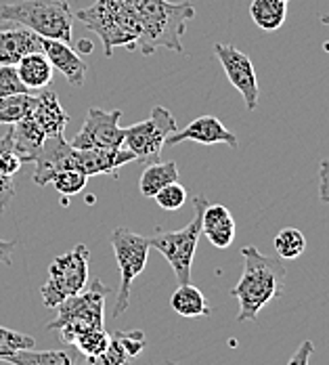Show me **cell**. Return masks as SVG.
Segmentation results:
<instances>
[{"label":"cell","instance_id":"obj_17","mask_svg":"<svg viewBox=\"0 0 329 365\" xmlns=\"http://www.w3.org/2000/svg\"><path fill=\"white\" fill-rule=\"evenodd\" d=\"M24 162L13 149V130L0 139V212H4L6 204L15 197V175L21 170Z\"/></svg>","mask_w":329,"mask_h":365},{"label":"cell","instance_id":"obj_20","mask_svg":"<svg viewBox=\"0 0 329 365\" xmlns=\"http://www.w3.org/2000/svg\"><path fill=\"white\" fill-rule=\"evenodd\" d=\"M170 307L174 309V313H179L181 317H208L212 313L210 302L206 300L204 292L199 288H195L193 284H179L177 292L170 298Z\"/></svg>","mask_w":329,"mask_h":365},{"label":"cell","instance_id":"obj_11","mask_svg":"<svg viewBox=\"0 0 329 365\" xmlns=\"http://www.w3.org/2000/svg\"><path fill=\"white\" fill-rule=\"evenodd\" d=\"M214 53L219 57L220 66L226 73L229 82L239 91V95L244 97V103L250 111H254L258 108V95H260V88H258L256 72H254V66H252V59L239 51L237 46L233 44H222L216 42L214 44Z\"/></svg>","mask_w":329,"mask_h":365},{"label":"cell","instance_id":"obj_15","mask_svg":"<svg viewBox=\"0 0 329 365\" xmlns=\"http://www.w3.org/2000/svg\"><path fill=\"white\" fill-rule=\"evenodd\" d=\"M235 231H237V225H235L233 215L229 212V208L222 204L208 202L202 215V235H206L214 248L224 250L233 244Z\"/></svg>","mask_w":329,"mask_h":365},{"label":"cell","instance_id":"obj_29","mask_svg":"<svg viewBox=\"0 0 329 365\" xmlns=\"http://www.w3.org/2000/svg\"><path fill=\"white\" fill-rule=\"evenodd\" d=\"M128 355L124 351V346L120 344V340L115 338V334H111L110 344L103 353L95 355V357H86L84 365H124L128 364Z\"/></svg>","mask_w":329,"mask_h":365},{"label":"cell","instance_id":"obj_38","mask_svg":"<svg viewBox=\"0 0 329 365\" xmlns=\"http://www.w3.org/2000/svg\"><path fill=\"white\" fill-rule=\"evenodd\" d=\"M166 365H179V364H174V361H166Z\"/></svg>","mask_w":329,"mask_h":365},{"label":"cell","instance_id":"obj_39","mask_svg":"<svg viewBox=\"0 0 329 365\" xmlns=\"http://www.w3.org/2000/svg\"><path fill=\"white\" fill-rule=\"evenodd\" d=\"M281 2H290V0H281Z\"/></svg>","mask_w":329,"mask_h":365},{"label":"cell","instance_id":"obj_19","mask_svg":"<svg viewBox=\"0 0 329 365\" xmlns=\"http://www.w3.org/2000/svg\"><path fill=\"white\" fill-rule=\"evenodd\" d=\"M17 73L21 78V82L26 84V88L32 91H42L51 84L53 80V66L46 59L44 53H30L26 55L17 66Z\"/></svg>","mask_w":329,"mask_h":365},{"label":"cell","instance_id":"obj_37","mask_svg":"<svg viewBox=\"0 0 329 365\" xmlns=\"http://www.w3.org/2000/svg\"><path fill=\"white\" fill-rule=\"evenodd\" d=\"M319 21H321L323 26H329V13L328 15H321V17H319Z\"/></svg>","mask_w":329,"mask_h":365},{"label":"cell","instance_id":"obj_3","mask_svg":"<svg viewBox=\"0 0 329 365\" xmlns=\"http://www.w3.org/2000/svg\"><path fill=\"white\" fill-rule=\"evenodd\" d=\"M73 19L68 0H17L0 4V24H19L40 38L72 42Z\"/></svg>","mask_w":329,"mask_h":365},{"label":"cell","instance_id":"obj_6","mask_svg":"<svg viewBox=\"0 0 329 365\" xmlns=\"http://www.w3.org/2000/svg\"><path fill=\"white\" fill-rule=\"evenodd\" d=\"M88 258L86 246H75L68 255L57 256L48 267V279L40 288L46 309H57L66 298L82 292L88 284Z\"/></svg>","mask_w":329,"mask_h":365},{"label":"cell","instance_id":"obj_24","mask_svg":"<svg viewBox=\"0 0 329 365\" xmlns=\"http://www.w3.org/2000/svg\"><path fill=\"white\" fill-rule=\"evenodd\" d=\"M4 364L11 365H75L73 357L68 351H17L4 359Z\"/></svg>","mask_w":329,"mask_h":365},{"label":"cell","instance_id":"obj_23","mask_svg":"<svg viewBox=\"0 0 329 365\" xmlns=\"http://www.w3.org/2000/svg\"><path fill=\"white\" fill-rule=\"evenodd\" d=\"M38 97L32 93L0 97V124H17L19 120L28 118L36 108Z\"/></svg>","mask_w":329,"mask_h":365},{"label":"cell","instance_id":"obj_26","mask_svg":"<svg viewBox=\"0 0 329 365\" xmlns=\"http://www.w3.org/2000/svg\"><path fill=\"white\" fill-rule=\"evenodd\" d=\"M111 334L105 331V328H84L80 329L73 338V346L80 351V355L84 357H95L99 353H103L110 344Z\"/></svg>","mask_w":329,"mask_h":365},{"label":"cell","instance_id":"obj_35","mask_svg":"<svg viewBox=\"0 0 329 365\" xmlns=\"http://www.w3.org/2000/svg\"><path fill=\"white\" fill-rule=\"evenodd\" d=\"M17 248V242H9L0 237V264H11L13 262V252Z\"/></svg>","mask_w":329,"mask_h":365},{"label":"cell","instance_id":"obj_34","mask_svg":"<svg viewBox=\"0 0 329 365\" xmlns=\"http://www.w3.org/2000/svg\"><path fill=\"white\" fill-rule=\"evenodd\" d=\"M319 200L329 204V158L319 164Z\"/></svg>","mask_w":329,"mask_h":365},{"label":"cell","instance_id":"obj_31","mask_svg":"<svg viewBox=\"0 0 329 365\" xmlns=\"http://www.w3.org/2000/svg\"><path fill=\"white\" fill-rule=\"evenodd\" d=\"M30 93L26 84L21 82L15 66H0V97H11V95H21Z\"/></svg>","mask_w":329,"mask_h":365},{"label":"cell","instance_id":"obj_32","mask_svg":"<svg viewBox=\"0 0 329 365\" xmlns=\"http://www.w3.org/2000/svg\"><path fill=\"white\" fill-rule=\"evenodd\" d=\"M115 338L120 340V344L124 346L126 355L132 359V357H139L145 349V334L141 329H130V331H113Z\"/></svg>","mask_w":329,"mask_h":365},{"label":"cell","instance_id":"obj_8","mask_svg":"<svg viewBox=\"0 0 329 365\" xmlns=\"http://www.w3.org/2000/svg\"><path fill=\"white\" fill-rule=\"evenodd\" d=\"M177 130L179 126L174 115L166 108L157 106L151 110V115L147 120L132 124L130 128H124V145L128 151H132L135 162H141L147 166L160 160L166 139Z\"/></svg>","mask_w":329,"mask_h":365},{"label":"cell","instance_id":"obj_40","mask_svg":"<svg viewBox=\"0 0 329 365\" xmlns=\"http://www.w3.org/2000/svg\"><path fill=\"white\" fill-rule=\"evenodd\" d=\"M124 365H128V364H124Z\"/></svg>","mask_w":329,"mask_h":365},{"label":"cell","instance_id":"obj_10","mask_svg":"<svg viewBox=\"0 0 329 365\" xmlns=\"http://www.w3.org/2000/svg\"><path fill=\"white\" fill-rule=\"evenodd\" d=\"M122 111L90 108L82 130L73 137L75 149H120L124 147V128L120 126Z\"/></svg>","mask_w":329,"mask_h":365},{"label":"cell","instance_id":"obj_36","mask_svg":"<svg viewBox=\"0 0 329 365\" xmlns=\"http://www.w3.org/2000/svg\"><path fill=\"white\" fill-rule=\"evenodd\" d=\"M78 46H80L82 51H86V53H88V51L93 48V44H88V42H82V40H80V44H78Z\"/></svg>","mask_w":329,"mask_h":365},{"label":"cell","instance_id":"obj_14","mask_svg":"<svg viewBox=\"0 0 329 365\" xmlns=\"http://www.w3.org/2000/svg\"><path fill=\"white\" fill-rule=\"evenodd\" d=\"M42 53H44L46 59L51 61L53 70L63 73L66 80H68L72 86L80 88V86L84 84L86 72H88V66H86V61L73 51L68 42L42 38Z\"/></svg>","mask_w":329,"mask_h":365},{"label":"cell","instance_id":"obj_33","mask_svg":"<svg viewBox=\"0 0 329 365\" xmlns=\"http://www.w3.org/2000/svg\"><path fill=\"white\" fill-rule=\"evenodd\" d=\"M315 353V342L313 340H304L298 351L292 355V359L288 361V365H308L310 364V355Z\"/></svg>","mask_w":329,"mask_h":365},{"label":"cell","instance_id":"obj_7","mask_svg":"<svg viewBox=\"0 0 329 365\" xmlns=\"http://www.w3.org/2000/svg\"><path fill=\"white\" fill-rule=\"evenodd\" d=\"M111 246L120 267V290L113 304V317H120L130 304V288L135 279L143 273L149 255V240L126 229L118 227L111 233Z\"/></svg>","mask_w":329,"mask_h":365},{"label":"cell","instance_id":"obj_13","mask_svg":"<svg viewBox=\"0 0 329 365\" xmlns=\"http://www.w3.org/2000/svg\"><path fill=\"white\" fill-rule=\"evenodd\" d=\"M42 53V38L19 24H0V66H17L26 55Z\"/></svg>","mask_w":329,"mask_h":365},{"label":"cell","instance_id":"obj_21","mask_svg":"<svg viewBox=\"0 0 329 365\" xmlns=\"http://www.w3.org/2000/svg\"><path fill=\"white\" fill-rule=\"evenodd\" d=\"M179 181V166L177 162H153L147 164V168L141 175L139 181V191L145 197H155L157 191H162L166 185Z\"/></svg>","mask_w":329,"mask_h":365},{"label":"cell","instance_id":"obj_18","mask_svg":"<svg viewBox=\"0 0 329 365\" xmlns=\"http://www.w3.org/2000/svg\"><path fill=\"white\" fill-rule=\"evenodd\" d=\"M11 130H13V149H15V153L21 158V162H34L40 147L44 145V141H46V135L42 133V128L28 115V118L19 120L17 124H13Z\"/></svg>","mask_w":329,"mask_h":365},{"label":"cell","instance_id":"obj_22","mask_svg":"<svg viewBox=\"0 0 329 365\" xmlns=\"http://www.w3.org/2000/svg\"><path fill=\"white\" fill-rule=\"evenodd\" d=\"M250 15L260 30L275 32L288 19V2L281 0H252Z\"/></svg>","mask_w":329,"mask_h":365},{"label":"cell","instance_id":"obj_12","mask_svg":"<svg viewBox=\"0 0 329 365\" xmlns=\"http://www.w3.org/2000/svg\"><path fill=\"white\" fill-rule=\"evenodd\" d=\"M184 141H195V143H202V145L224 143V145L233 147V149H237V145H239L237 137L214 115H199V118H195L184 128L172 133L166 139V145H179V143H184Z\"/></svg>","mask_w":329,"mask_h":365},{"label":"cell","instance_id":"obj_30","mask_svg":"<svg viewBox=\"0 0 329 365\" xmlns=\"http://www.w3.org/2000/svg\"><path fill=\"white\" fill-rule=\"evenodd\" d=\"M153 200L164 210H179V208H183V204L187 202V189L179 181H174L166 185L162 191H157Z\"/></svg>","mask_w":329,"mask_h":365},{"label":"cell","instance_id":"obj_27","mask_svg":"<svg viewBox=\"0 0 329 365\" xmlns=\"http://www.w3.org/2000/svg\"><path fill=\"white\" fill-rule=\"evenodd\" d=\"M88 177L80 170H61L57 173L48 185H53L61 197H70V195H78L86 189Z\"/></svg>","mask_w":329,"mask_h":365},{"label":"cell","instance_id":"obj_5","mask_svg":"<svg viewBox=\"0 0 329 365\" xmlns=\"http://www.w3.org/2000/svg\"><path fill=\"white\" fill-rule=\"evenodd\" d=\"M206 206L208 200L204 195H195L193 197L195 215L189 225H184L179 231H157L153 237H149V248H155L170 262L179 284H191V267L197 250V242L202 237V215Z\"/></svg>","mask_w":329,"mask_h":365},{"label":"cell","instance_id":"obj_1","mask_svg":"<svg viewBox=\"0 0 329 365\" xmlns=\"http://www.w3.org/2000/svg\"><path fill=\"white\" fill-rule=\"evenodd\" d=\"M122 26L132 36L135 48L153 55L157 48L184 53L183 36L187 24L195 17L189 0H115Z\"/></svg>","mask_w":329,"mask_h":365},{"label":"cell","instance_id":"obj_9","mask_svg":"<svg viewBox=\"0 0 329 365\" xmlns=\"http://www.w3.org/2000/svg\"><path fill=\"white\" fill-rule=\"evenodd\" d=\"M75 19H80L90 32H95L103 42V51L105 57H111V51L115 46H126V48H135V42L130 34L124 30L115 2L113 0H97L93 6L82 9L75 13Z\"/></svg>","mask_w":329,"mask_h":365},{"label":"cell","instance_id":"obj_16","mask_svg":"<svg viewBox=\"0 0 329 365\" xmlns=\"http://www.w3.org/2000/svg\"><path fill=\"white\" fill-rule=\"evenodd\" d=\"M38 97V103L34 111L30 113V118L42 128V133L46 137H55V135H63L68 122H70V113L63 110V106L59 103V97L53 88H42Z\"/></svg>","mask_w":329,"mask_h":365},{"label":"cell","instance_id":"obj_28","mask_svg":"<svg viewBox=\"0 0 329 365\" xmlns=\"http://www.w3.org/2000/svg\"><path fill=\"white\" fill-rule=\"evenodd\" d=\"M34 344H36V340L32 336L0 326V361H4L9 355H13L17 351L34 349Z\"/></svg>","mask_w":329,"mask_h":365},{"label":"cell","instance_id":"obj_2","mask_svg":"<svg viewBox=\"0 0 329 365\" xmlns=\"http://www.w3.org/2000/svg\"><path fill=\"white\" fill-rule=\"evenodd\" d=\"M244 273L231 296L239 302L237 322H256L260 311L277 296L283 294L286 286V267L281 258L262 255L256 246L241 248Z\"/></svg>","mask_w":329,"mask_h":365},{"label":"cell","instance_id":"obj_25","mask_svg":"<svg viewBox=\"0 0 329 365\" xmlns=\"http://www.w3.org/2000/svg\"><path fill=\"white\" fill-rule=\"evenodd\" d=\"M275 252L283 260H296L298 256L304 255L306 250V237L300 229L296 227H286L275 235Z\"/></svg>","mask_w":329,"mask_h":365},{"label":"cell","instance_id":"obj_4","mask_svg":"<svg viewBox=\"0 0 329 365\" xmlns=\"http://www.w3.org/2000/svg\"><path fill=\"white\" fill-rule=\"evenodd\" d=\"M110 292V286L95 279L88 288L66 298L57 307V319H53L46 329H57L61 342L72 344L80 329L105 328V298Z\"/></svg>","mask_w":329,"mask_h":365}]
</instances>
